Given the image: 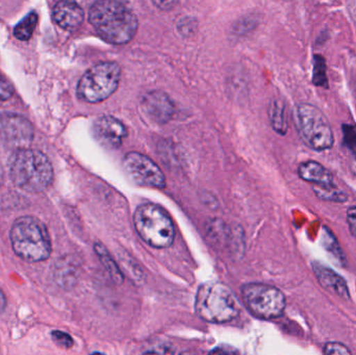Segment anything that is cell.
Returning a JSON list of instances; mask_svg holds the SVG:
<instances>
[{
  "label": "cell",
  "instance_id": "1",
  "mask_svg": "<svg viewBox=\"0 0 356 355\" xmlns=\"http://www.w3.org/2000/svg\"><path fill=\"white\" fill-rule=\"evenodd\" d=\"M89 21L98 35L113 45L129 43L139 27L136 15L122 2L102 0L89 10Z\"/></svg>",
  "mask_w": 356,
  "mask_h": 355
},
{
  "label": "cell",
  "instance_id": "2",
  "mask_svg": "<svg viewBox=\"0 0 356 355\" xmlns=\"http://www.w3.org/2000/svg\"><path fill=\"white\" fill-rule=\"evenodd\" d=\"M8 171L13 183L31 193L43 191L54 179V169L47 156L29 148L13 154L8 162Z\"/></svg>",
  "mask_w": 356,
  "mask_h": 355
},
{
  "label": "cell",
  "instance_id": "3",
  "mask_svg": "<svg viewBox=\"0 0 356 355\" xmlns=\"http://www.w3.org/2000/svg\"><path fill=\"white\" fill-rule=\"evenodd\" d=\"M10 238L15 254L26 262H42L51 254L49 233L39 219L29 216L17 219Z\"/></svg>",
  "mask_w": 356,
  "mask_h": 355
},
{
  "label": "cell",
  "instance_id": "4",
  "mask_svg": "<svg viewBox=\"0 0 356 355\" xmlns=\"http://www.w3.org/2000/svg\"><path fill=\"white\" fill-rule=\"evenodd\" d=\"M195 310L202 320L215 324L230 322L240 314V304L229 288L205 283L197 291Z\"/></svg>",
  "mask_w": 356,
  "mask_h": 355
},
{
  "label": "cell",
  "instance_id": "5",
  "mask_svg": "<svg viewBox=\"0 0 356 355\" xmlns=\"http://www.w3.org/2000/svg\"><path fill=\"white\" fill-rule=\"evenodd\" d=\"M136 231L150 247H170L175 241V229L168 213L154 204H142L134 216Z\"/></svg>",
  "mask_w": 356,
  "mask_h": 355
},
{
  "label": "cell",
  "instance_id": "6",
  "mask_svg": "<svg viewBox=\"0 0 356 355\" xmlns=\"http://www.w3.org/2000/svg\"><path fill=\"white\" fill-rule=\"evenodd\" d=\"M121 68L116 62H102L87 71L77 85V96L88 104L108 99L118 89Z\"/></svg>",
  "mask_w": 356,
  "mask_h": 355
},
{
  "label": "cell",
  "instance_id": "7",
  "mask_svg": "<svg viewBox=\"0 0 356 355\" xmlns=\"http://www.w3.org/2000/svg\"><path fill=\"white\" fill-rule=\"evenodd\" d=\"M295 121L299 135L312 149L325 151L334 146V131L330 121L317 106L299 104L295 112Z\"/></svg>",
  "mask_w": 356,
  "mask_h": 355
},
{
  "label": "cell",
  "instance_id": "8",
  "mask_svg": "<svg viewBox=\"0 0 356 355\" xmlns=\"http://www.w3.org/2000/svg\"><path fill=\"white\" fill-rule=\"evenodd\" d=\"M242 296L249 312L263 320L280 318L286 308L282 291L264 283H248L242 288Z\"/></svg>",
  "mask_w": 356,
  "mask_h": 355
},
{
  "label": "cell",
  "instance_id": "9",
  "mask_svg": "<svg viewBox=\"0 0 356 355\" xmlns=\"http://www.w3.org/2000/svg\"><path fill=\"white\" fill-rule=\"evenodd\" d=\"M123 169L131 181L146 188L164 189L166 179L158 165L139 152H129L123 158Z\"/></svg>",
  "mask_w": 356,
  "mask_h": 355
},
{
  "label": "cell",
  "instance_id": "10",
  "mask_svg": "<svg viewBox=\"0 0 356 355\" xmlns=\"http://www.w3.org/2000/svg\"><path fill=\"white\" fill-rule=\"evenodd\" d=\"M33 139V129L29 120L14 113L0 114V144L18 151L27 149Z\"/></svg>",
  "mask_w": 356,
  "mask_h": 355
},
{
  "label": "cell",
  "instance_id": "11",
  "mask_svg": "<svg viewBox=\"0 0 356 355\" xmlns=\"http://www.w3.org/2000/svg\"><path fill=\"white\" fill-rule=\"evenodd\" d=\"M93 133L96 140L110 149L120 147L123 140L127 137V131L123 123L112 116L97 119L93 125Z\"/></svg>",
  "mask_w": 356,
  "mask_h": 355
},
{
  "label": "cell",
  "instance_id": "12",
  "mask_svg": "<svg viewBox=\"0 0 356 355\" xmlns=\"http://www.w3.org/2000/svg\"><path fill=\"white\" fill-rule=\"evenodd\" d=\"M142 108L148 118L156 123H167L175 114V106L164 92L154 91L144 95Z\"/></svg>",
  "mask_w": 356,
  "mask_h": 355
},
{
  "label": "cell",
  "instance_id": "13",
  "mask_svg": "<svg viewBox=\"0 0 356 355\" xmlns=\"http://www.w3.org/2000/svg\"><path fill=\"white\" fill-rule=\"evenodd\" d=\"M298 175L301 179L313 185L314 190L326 191L338 188L334 183V177L327 168L315 162V160H307L301 163L298 167Z\"/></svg>",
  "mask_w": 356,
  "mask_h": 355
},
{
  "label": "cell",
  "instance_id": "14",
  "mask_svg": "<svg viewBox=\"0 0 356 355\" xmlns=\"http://www.w3.org/2000/svg\"><path fill=\"white\" fill-rule=\"evenodd\" d=\"M83 8L73 1H60L54 6L52 10V18L54 22L66 29V31H74L81 26L83 21Z\"/></svg>",
  "mask_w": 356,
  "mask_h": 355
},
{
  "label": "cell",
  "instance_id": "15",
  "mask_svg": "<svg viewBox=\"0 0 356 355\" xmlns=\"http://www.w3.org/2000/svg\"><path fill=\"white\" fill-rule=\"evenodd\" d=\"M313 267L314 272L322 287L343 299H349L350 294H349L348 287L346 281L340 275L319 263H314Z\"/></svg>",
  "mask_w": 356,
  "mask_h": 355
},
{
  "label": "cell",
  "instance_id": "16",
  "mask_svg": "<svg viewBox=\"0 0 356 355\" xmlns=\"http://www.w3.org/2000/svg\"><path fill=\"white\" fill-rule=\"evenodd\" d=\"M269 114L274 131L280 135H286L288 131V122H286V114H284V104L280 100L272 102Z\"/></svg>",
  "mask_w": 356,
  "mask_h": 355
},
{
  "label": "cell",
  "instance_id": "17",
  "mask_svg": "<svg viewBox=\"0 0 356 355\" xmlns=\"http://www.w3.org/2000/svg\"><path fill=\"white\" fill-rule=\"evenodd\" d=\"M94 249H95L98 258H99V260L102 261V265H104V268H106V270L108 271V274H110L111 277H112L113 281L117 283H122V273H121L120 270H119L118 266H117L115 261L111 258L108 250H106L104 246L100 245V244H96Z\"/></svg>",
  "mask_w": 356,
  "mask_h": 355
},
{
  "label": "cell",
  "instance_id": "18",
  "mask_svg": "<svg viewBox=\"0 0 356 355\" xmlns=\"http://www.w3.org/2000/svg\"><path fill=\"white\" fill-rule=\"evenodd\" d=\"M38 22V15L35 12L29 13L24 19L16 25L14 35L20 41H27L31 39Z\"/></svg>",
  "mask_w": 356,
  "mask_h": 355
},
{
  "label": "cell",
  "instance_id": "19",
  "mask_svg": "<svg viewBox=\"0 0 356 355\" xmlns=\"http://www.w3.org/2000/svg\"><path fill=\"white\" fill-rule=\"evenodd\" d=\"M74 267L68 262L66 258L56 262L54 266V276L56 283L63 287H66L70 283V281L74 279Z\"/></svg>",
  "mask_w": 356,
  "mask_h": 355
},
{
  "label": "cell",
  "instance_id": "20",
  "mask_svg": "<svg viewBox=\"0 0 356 355\" xmlns=\"http://www.w3.org/2000/svg\"><path fill=\"white\" fill-rule=\"evenodd\" d=\"M313 83L317 87L327 88L328 79L326 75V63L323 56H316L314 58Z\"/></svg>",
  "mask_w": 356,
  "mask_h": 355
},
{
  "label": "cell",
  "instance_id": "21",
  "mask_svg": "<svg viewBox=\"0 0 356 355\" xmlns=\"http://www.w3.org/2000/svg\"><path fill=\"white\" fill-rule=\"evenodd\" d=\"M314 192H315L318 198L324 200V201L338 202V204H341V202H346L347 199H348V195H347L344 191H342V190L339 189V188L332 190H326V191L314 190Z\"/></svg>",
  "mask_w": 356,
  "mask_h": 355
},
{
  "label": "cell",
  "instance_id": "22",
  "mask_svg": "<svg viewBox=\"0 0 356 355\" xmlns=\"http://www.w3.org/2000/svg\"><path fill=\"white\" fill-rule=\"evenodd\" d=\"M344 143L356 158V127L353 124L343 125Z\"/></svg>",
  "mask_w": 356,
  "mask_h": 355
},
{
  "label": "cell",
  "instance_id": "23",
  "mask_svg": "<svg viewBox=\"0 0 356 355\" xmlns=\"http://www.w3.org/2000/svg\"><path fill=\"white\" fill-rule=\"evenodd\" d=\"M324 354L325 355H353L350 350L342 343L338 342H330L324 347Z\"/></svg>",
  "mask_w": 356,
  "mask_h": 355
},
{
  "label": "cell",
  "instance_id": "24",
  "mask_svg": "<svg viewBox=\"0 0 356 355\" xmlns=\"http://www.w3.org/2000/svg\"><path fill=\"white\" fill-rule=\"evenodd\" d=\"M52 340L60 347L70 348L73 345V340L68 333L64 331H54L51 333Z\"/></svg>",
  "mask_w": 356,
  "mask_h": 355
},
{
  "label": "cell",
  "instance_id": "25",
  "mask_svg": "<svg viewBox=\"0 0 356 355\" xmlns=\"http://www.w3.org/2000/svg\"><path fill=\"white\" fill-rule=\"evenodd\" d=\"M13 94H14V89H13L12 85L0 75V101L10 99Z\"/></svg>",
  "mask_w": 356,
  "mask_h": 355
},
{
  "label": "cell",
  "instance_id": "26",
  "mask_svg": "<svg viewBox=\"0 0 356 355\" xmlns=\"http://www.w3.org/2000/svg\"><path fill=\"white\" fill-rule=\"evenodd\" d=\"M207 355H238V352L230 345H219Z\"/></svg>",
  "mask_w": 356,
  "mask_h": 355
},
{
  "label": "cell",
  "instance_id": "27",
  "mask_svg": "<svg viewBox=\"0 0 356 355\" xmlns=\"http://www.w3.org/2000/svg\"><path fill=\"white\" fill-rule=\"evenodd\" d=\"M347 222L351 233L356 239V206H353L347 210Z\"/></svg>",
  "mask_w": 356,
  "mask_h": 355
},
{
  "label": "cell",
  "instance_id": "28",
  "mask_svg": "<svg viewBox=\"0 0 356 355\" xmlns=\"http://www.w3.org/2000/svg\"><path fill=\"white\" fill-rule=\"evenodd\" d=\"M143 355H172L170 352L166 349L160 350H150V352H145Z\"/></svg>",
  "mask_w": 356,
  "mask_h": 355
},
{
  "label": "cell",
  "instance_id": "29",
  "mask_svg": "<svg viewBox=\"0 0 356 355\" xmlns=\"http://www.w3.org/2000/svg\"><path fill=\"white\" fill-rule=\"evenodd\" d=\"M6 306V298L3 292L0 289V313L3 312Z\"/></svg>",
  "mask_w": 356,
  "mask_h": 355
},
{
  "label": "cell",
  "instance_id": "30",
  "mask_svg": "<svg viewBox=\"0 0 356 355\" xmlns=\"http://www.w3.org/2000/svg\"><path fill=\"white\" fill-rule=\"evenodd\" d=\"M154 4L156 6H158L159 8H164L165 6H168L169 8H172L173 6H175V4H177V1H161V2H154Z\"/></svg>",
  "mask_w": 356,
  "mask_h": 355
},
{
  "label": "cell",
  "instance_id": "31",
  "mask_svg": "<svg viewBox=\"0 0 356 355\" xmlns=\"http://www.w3.org/2000/svg\"><path fill=\"white\" fill-rule=\"evenodd\" d=\"M351 170H353V172L355 173L356 176V158L351 163Z\"/></svg>",
  "mask_w": 356,
  "mask_h": 355
},
{
  "label": "cell",
  "instance_id": "32",
  "mask_svg": "<svg viewBox=\"0 0 356 355\" xmlns=\"http://www.w3.org/2000/svg\"><path fill=\"white\" fill-rule=\"evenodd\" d=\"M179 355H196V354H192V352H182V354H180Z\"/></svg>",
  "mask_w": 356,
  "mask_h": 355
},
{
  "label": "cell",
  "instance_id": "33",
  "mask_svg": "<svg viewBox=\"0 0 356 355\" xmlns=\"http://www.w3.org/2000/svg\"><path fill=\"white\" fill-rule=\"evenodd\" d=\"M2 175H3V174H2V170H1V168H0V185H1L2 177H3V176H2Z\"/></svg>",
  "mask_w": 356,
  "mask_h": 355
}]
</instances>
